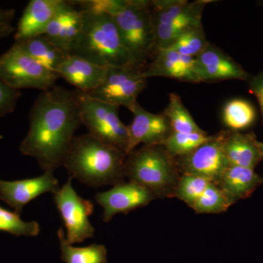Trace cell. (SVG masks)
Here are the masks:
<instances>
[{"mask_svg":"<svg viewBox=\"0 0 263 263\" xmlns=\"http://www.w3.org/2000/svg\"><path fill=\"white\" fill-rule=\"evenodd\" d=\"M126 0H79L72 1L83 11L106 13L113 16L125 4Z\"/></svg>","mask_w":263,"mask_h":263,"instance_id":"32","label":"cell"},{"mask_svg":"<svg viewBox=\"0 0 263 263\" xmlns=\"http://www.w3.org/2000/svg\"><path fill=\"white\" fill-rule=\"evenodd\" d=\"M72 181L70 176L67 182L53 195V200L65 223L66 239L72 245L92 238L95 229L89 218L94 212V203L78 195Z\"/></svg>","mask_w":263,"mask_h":263,"instance_id":"9","label":"cell"},{"mask_svg":"<svg viewBox=\"0 0 263 263\" xmlns=\"http://www.w3.org/2000/svg\"><path fill=\"white\" fill-rule=\"evenodd\" d=\"M221 143L222 131L212 136L209 141L197 147L191 153L175 158L180 174L201 176L216 184L230 165L223 152Z\"/></svg>","mask_w":263,"mask_h":263,"instance_id":"10","label":"cell"},{"mask_svg":"<svg viewBox=\"0 0 263 263\" xmlns=\"http://www.w3.org/2000/svg\"><path fill=\"white\" fill-rule=\"evenodd\" d=\"M263 183V178L253 169L229 165L221 175L216 185L234 204L248 198Z\"/></svg>","mask_w":263,"mask_h":263,"instance_id":"20","label":"cell"},{"mask_svg":"<svg viewBox=\"0 0 263 263\" xmlns=\"http://www.w3.org/2000/svg\"><path fill=\"white\" fill-rule=\"evenodd\" d=\"M60 183L53 172L46 171L38 177L7 181L0 179V200L6 202L20 216L27 204L45 193H55Z\"/></svg>","mask_w":263,"mask_h":263,"instance_id":"13","label":"cell"},{"mask_svg":"<svg viewBox=\"0 0 263 263\" xmlns=\"http://www.w3.org/2000/svg\"><path fill=\"white\" fill-rule=\"evenodd\" d=\"M0 231L18 237L37 236L40 233V224L37 221H24L15 212L0 206Z\"/></svg>","mask_w":263,"mask_h":263,"instance_id":"31","label":"cell"},{"mask_svg":"<svg viewBox=\"0 0 263 263\" xmlns=\"http://www.w3.org/2000/svg\"><path fill=\"white\" fill-rule=\"evenodd\" d=\"M125 176L157 197H174L180 178L176 159L162 145H143L127 156Z\"/></svg>","mask_w":263,"mask_h":263,"instance_id":"4","label":"cell"},{"mask_svg":"<svg viewBox=\"0 0 263 263\" xmlns=\"http://www.w3.org/2000/svg\"><path fill=\"white\" fill-rule=\"evenodd\" d=\"M0 79L14 89L45 91L54 86L60 78L34 60L15 42L0 56Z\"/></svg>","mask_w":263,"mask_h":263,"instance_id":"7","label":"cell"},{"mask_svg":"<svg viewBox=\"0 0 263 263\" xmlns=\"http://www.w3.org/2000/svg\"><path fill=\"white\" fill-rule=\"evenodd\" d=\"M127 154L89 134L74 137L63 165L72 179L90 187L124 182Z\"/></svg>","mask_w":263,"mask_h":263,"instance_id":"2","label":"cell"},{"mask_svg":"<svg viewBox=\"0 0 263 263\" xmlns=\"http://www.w3.org/2000/svg\"><path fill=\"white\" fill-rule=\"evenodd\" d=\"M212 136L205 132L195 133H179L172 132L162 143L170 155L174 158L191 153L197 147L209 141Z\"/></svg>","mask_w":263,"mask_h":263,"instance_id":"27","label":"cell"},{"mask_svg":"<svg viewBox=\"0 0 263 263\" xmlns=\"http://www.w3.org/2000/svg\"><path fill=\"white\" fill-rule=\"evenodd\" d=\"M168 119L171 129L174 133H203L197 125L195 119L183 105L179 95L171 93L169 95V103L164 113Z\"/></svg>","mask_w":263,"mask_h":263,"instance_id":"24","label":"cell"},{"mask_svg":"<svg viewBox=\"0 0 263 263\" xmlns=\"http://www.w3.org/2000/svg\"><path fill=\"white\" fill-rule=\"evenodd\" d=\"M65 3V0H31L15 29V42L44 34L48 26Z\"/></svg>","mask_w":263,"mask_h":263,"instance_id":"16","label":"cell"},{"mask_svg":"<svg viewBox=\"0 0 263 263\" xmlns=\"http://www.w3.org/2000/svg\"><path fill=\"white\" fill-rule=\"evenodd\" d=\"M222 150L230 165L253 169L263 160L258 141L254 133L222 130Z\"/></svg>","mask_w":263,"mask_h":263,"instance_id":"19","label":"cell"},{"mask_svg":"<svg viewBox=\"0 0 263 263\" xmlns=\"http://www.w3.org/2000/svg\"><path fill=\"white\" fill-rule=\"evenodd\" d=\"M209 44L201 25L186 29L167 48L184 56L195 57Z\"/></svg>","mask_w":263,"mask_h":263,"instance_id":"29","label":"cell"},{"mask_svg":"<svg viewBox=\"0 0 263 263\" xmlns=\"http://www.w3.org/2000/svg\"><path fill=\"white\" fill-rule=\"evenodd\" d=\"M62 258L65 263H107V249L105 246L93 243L85 247H72L66 239L63 229L57 231Z\"/></svg>","mask_w":263,"mask_h":263,"instance_id":"23","label":"cell"},{"mask_svg":"<svg viewBox=\"0 0 263 263\" xmlns=\"http://www.w3.org/2000/svg\"><path fill=\"white\" fill-rule=\"evenodd\" d=\"M195 66V57L184 56L165 48L157 51L143 71V76L146 79L164 77L184 82L199 83Z\"/></svg>","mask_w":263,"mask_h":263,"instance_id":"17","label":"cell"},{"mask_svg":"<svg viewBox=\"0 0 263 263\" xmlns=\"http://www.w3.org/2000/svg\"><path fill=\"white\" fill-rule=\"evenodd\" d=\"M21 96L20 90L13 89L0 79V118L14 111Z\"/></svg>","mask_w":263,"mask_h":263,"instance_id":"33","label":"cell"},{"mask_svg":"<svg viewBox=\"0 0 263 263\" xmlns=\"http://www.w3.org/2000/svg\"><path fill=\"white\" fill-rule=\"evenodd\" d=\"M249 79V91L258 101L263 125V72Z\"/></svg>","mask_w":263,"mask_h":263,"instance_id":"35","label":"cell"},{"mask_svg":"<svg viewBox=\"0 0 263 263\" xmlns=\"http://www.w3.org/2000/svg\"><path fill=\"white\" fill-rule=\"evenodd\" d=\"M211 183L212 182L201 176L181 174L178 181L174 197L182 200L191 208Z\"/></svg>","mask_w":263,"mask_h":263,"instance_id":"30","label":"cell"},{"mask_svg":"<svg viewBox=\"0 0 263 263\" xmlns=\"http://www.w3.org/2000/svg\"><path fill=\"white\" fill-rule=\"evenodd\" d=\"M75 91L81 123L88 134L127 154L129 135L127 126L119 118L120 107Z\"/></svg>","mask_w":263,"mask_h":263,"instance_id":"6","label":"cell"},{"mask_svg":"<svg viewBox=\"0 0 263 263\" xmlns=\"http://www.w3.org/2000/svg\"><path fill=\"white\" fill-rule=\"evenodd\" d=\"M81 124L76 91L55 85L34 100L29 131L19 149L35 159L44 172L53 173L63 165Z\"/></svg>","mask_w":263,"mask_h":263,"instance_id":"1","label":"cell"},{"mask_svg":"<svg viewBox=\"0 0 263 263\" xmlns=\"http://www.w3.org/2000/svg\"><path fill=\"white\" fill-rule=\"evenodd\" d=\"M15 14V10L13 8H0V41L15 32L13 25Z\"/></svg>","mask_w":263,"mask_h":263,"instance_id":"34","label":"cell"},{"mask_svg":"<svg viewBox=\"0 0 263 263\" xmlns=\"http://www.w3.org/2000/svg\"><path fill=\"white\" fill-rule=\"evenodd\" d=\"M233 202L216 183H211L193 204L192 209L197 214H221L228 210Z\"/></svg>","mask_w":263,"mask_h":263,"instance_id":"28","label":"cell"},{"mask_svg":"<svg viewBox=\"0 0 263 263\" xmlns=\"http://www.w3.org/2000/svg\"><path fill=\"white\" fill-rule=\"evenodd\" d=\"M15 43L34 60L56 74L59 67L68 56L44 34Z\"/></svg>","mask_w":263,"mask_h":263,"instance_id":"22","label":"cell"},{"mask_svg":"<svg viewBox=\"0 0 263 263\" xmlns=\"http://www.w3.org/2000/svg\"><path fill=\"white\" fill-rule=\"evenodd\" d=\"M143 71L133 66L109 67L102 84L87 94L131 110L138 103L137 98L146 86L148 79L143 76Z\"/></svg>","mask_w":263,"mask_h":263,"instance_id":"8","label":"cell"},{"mask_svg":"<svg viewBox=\"0 0 263 263\" xmlns=\"http://www.w3.org/2000/svg\"><path fill=\"white\" fill-rule=\"evenodd\" d=\"M82 27V10L72 1H65L43 34L62 51L70 55L80 36Z\"/></svg>","mask_w":263,"mask_h":263,"instance_id":"15","label":"cell"},{"mask_svg":"<svg viewBox=\"0 0 263 263\" xmlns=\"http://www.w3.org/2000/svg\"><path fill=\"white\" fill-rule=\"evenodd\" d=\"M130 111L133 119L127 126L129 141L127 155L141 143L145 146L162 145L173 132L168 119L164 114L150 113L138 103Z\"/></svg>","mask_w":263,"mask_h":263,"instance_id":"12","label":"cell"},{"mask_svg":"<svg viewBox=\"0 0 263 263\" xmlns=\"http://www.w3.org/2000/svg\"><path fill=\"white\" fill-rule=\"evenodd\" d=\"M108 67H102L76 55H68L59 67L57 75L78 91L89 93L105 80Z\"/></svg>","mask_w":263,"mask_h":263,"instance_id":"18","label":"cell"},{"mask_svg":"<svg viewBox=\"0 0 263 263\" xmlns=\"http://www.w3.org/2000/svg\"><path fill=\"white\" fill-rule=\"evenodd\" d=\"M212 2L210 0H197L196 5L187 14L171 23L155 24L156 53L159 50L170 47L186 29L202 25V13L205 6Z\"/></svg>","mask_w":263,"mask_h":263,"instance_id":"21","label":"cell"},{"mask_svg":"<svg viewBox=\"0 0 263 263\" xmlns=\"http://www.w3.org/2000/svg\"><path fill=\"white\" fill-rule=\"evenodd\" d=\"M82 12V30L70 54L102 67H135L113 16Z\"/></svg>","mask_w":263,"mask_h":263,"instance_id":"3","label":"cell"},{"mask_svg":"<svg viewBox=\"0 0 263 263\" xmlns=\"http://www.w3.org/2000/svg\"><path fill=\"white\" fill-rule=\"evenodd\" d=\"M258 146L259 148V150H260L261 153L263 155V143L260 141H258Z\"/></svg>","mask_w":263,"mask_h":263,"instance_id":"36","label":"cell"},{"mask_svg":"<svg viewBox=\"0 0 263 263\" xmlns=\"http://www.w3.org/2000/svg\"><path fill=\"white\" fill-rule=\"evenodd\" d=\"M255 118L253 105L241 99L230 100L223 109V122L230 130L239 131L249 127Z\"/></svg>","mask_w":263,"mask_h":263,"instance_id":"25","label":"cell"},{"mask_svg":"<svg viewBox=\"0 0 263 263\" xmlns=\"http://www.w3.org/2000/svg\"><path fill=\"white\" fill-rule=\"evenodd\" d=\"M195 58V71L198 82L249 79L248 72L239 64L210 43Z\"/></svg>","mask_w":263,"mask_h":263,"instance_id":"14","label":"cell"},{"mask_svg":"<svg viewBox=\"0 0 263 263\" xmlns=\"http://www.w3.org/2000/svg\"><path fill=\"white\" fill-rule=\"evenodd\" d=\"M156 198L148 189L131 181L118 183L108 191L95 195V200L103 209L105 222H109L117 214L146 206Z\"/></svg>","mask_w":263,"mask_h":263,"instance_id":"11","label":"cell"},{"mask_svg":"<svg viewBox=\"0 0 263 263\" xmlns=\"http://www.w3.org/2000/svg\"><path fill=\"white\" fill-rule=\"evenodd\" d=\"M197 1L186 0H152L150 1L154 25L167 24L187 14Z\"/></svg>","mask_w":263,"mask_h":263,"instance_id":"26","label":"cell"},{"mask_svg":"<svg viewBox=\"0 0 263 263\" xmlns=\"http://www.w3.org/2000/svg\"><path fill=\"white\" fill-rule=\"evenodd\" d=\"M123 44L135 67L145 70L155 55V31L148 0H126L113 15Z\"/></svg>","mask_w":263,"mask_h":263,"instance_id":"5","label":"cell"}]
</instances>
